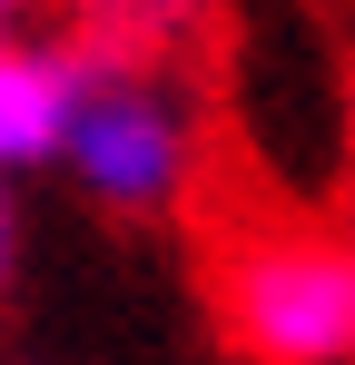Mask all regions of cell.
Listing matches in <instances>:
<instances>
[{
  "label": "cell",
  "instance_id": "cell-1",
  "mask_svg": "<svg viewBox=\"0 0 355 365\" xmlns=\"http://www.w3.org/2000/svg\"><path fill=\"white\" fill-rule=\"evenodd\" d=\"M197 158H207L197 109L178 99L168 79L89 60L79 109H69V128H59V168L79 178L89 207H109V217H168L178 197L197 187Z\"/></svg>",
  "mask_w": 355,
  "mask_h": 365
},
{
  "label": "cell",
  "instance_id": "cell-2",
  "mask_svg": "<svg viewBox=\"0 0 355 365\" xmlns=\"http://www.w3.org/2000/svg\"><path fill=\"white\" fill-rule=\"evenodd\" d=\"M217 326L247 365H355V247L316 227L227 247Z\"/></svg>",
  "mask_w": 355,
  "mask_h": 365
},
{
  "label": "cell",
  "instance_id": "cell-3",
  "mask_svg": "<svg viewBox=\"0 0 355 365\" xmlns=\"http://www.w3.org/2000/svg\"><path fill=\"white\" fill-rule=\"evenodd\" d=\"M79 79H89L79 50L0 30V178L10 168H59V128L79 109Z\"/></svg>",
  "mask_w": 355,
  "mask_h": 365
},
{
  "label": "cell",
  "instance_id": "cell-4",
  "mask_svg": "<svg viewBox=\"0 0 355 365\" xmlns=\"http://www.w3.org/2000/svg\"><path fill=\"white\" fill-rule=\"evenodd\" d=\"M10 277H20V207H10V178H0V297H10Z\"/></svg>",
  "mask_w": 355,
  "mask_h": 365
},
{
  "label": "cell",
  "instance_id": "cell-5",
  "mask_svg": "<svg viewBox=\"0 0 355 365\" xmlns=\"http://www.w3.org/2000/svg\"><path fill=\"white\" fill-rule=\"evenodd\" d=\"M30 10H40V0H0V30H20V20H30Z\"/></svg>",
  "mask_w": 355,
  "mask_h": 365
}]
</instances>
